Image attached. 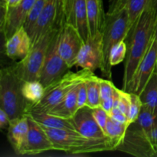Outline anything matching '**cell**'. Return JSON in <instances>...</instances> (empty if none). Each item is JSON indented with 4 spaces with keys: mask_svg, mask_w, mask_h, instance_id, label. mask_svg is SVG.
Segmentation results:
<instances>
[{
    "mask_svg": "<svg viewBox=\"0 0 157 157\" xmlns=\"http://www.w3.org/2000/svg\"><path fill=\"white\" fill-rule=\"evenodd\" d=\"M0 4L2 9V16H3L7 9V0H0Z\"/></svg>",
    "mask_w": 157,
    "mask_h": 157,
    "instance_id": "d590c367",
    "label": "cell"
},
{
    "mask_svg": "<svg viewBox=\"0 0 157 157\" xmlns=\"http://www.w3.org/2000/svg\"><path fill=\"white\" fill-rule=\"evenodd\" d=\"M117 88L114 84L108 80L101 79L100 86V95H101V102L104 100L113 98L116 94Z\"/></svg>",
    "mask_w": 157,
    "mask_h": 157,
    "instance_id": "f1b7e54d",
    "label": "cell"
},
{
    "mask_svg": "<svg viewBox=\"0 0 157 157\" xmlns=\"http://www.w3.org/2000/svg\"><path fill=\"white\" fill-rule=\"evenodd\" d=\"M109 115H110L112 118H113V119L116 120V121H119V122L123 123V124H127L130 125L128 117H127V115L124 114V113H123L120 109H118L117 107H113V108L112 109L111 111L110 112Z\"/></svg>",
    "mask_w": 157,
    "mask_h": 157,
    "instance_id": "1f68e13d",
    "label": "cell"
},
{
    "mask_svg": "<svg viewBox=\"0 0 157 157\" xmlns=\"http://www.w3.org/2000/svg\"><path fill=\"white\" fill-rule=\"evenodd\" d=\"M157 12V0H150V6Z\"/></svg>",
    "mask_w": 157,
    "mask_h": 157,
    "instance_id": "8d00e7d4",
    "label": "cell"
},
{
    "mask_svg": "<svg viewBox=\"0 0 157 157\" xmlns=\"http://www.w3.org/2000/svg\"><path fill=\"white\" fill-rule=\"evenodd\" d=\"M32 45L29 33L21 27L6 41V55L13 60H21L29 53Z\"/></svg>",
    "mask_w": 157,
    "mask_h": 157,
    "instance_id": "2e32d148",
    "label": "cell"
},
{
    "mask_svg": "<svg viewBox=\"0 0 157 157\" xmlns=\"http://www.w3.org/2000/svg\"><path fill=\"white\" fill-rule=\"evenodd\" d=\"M131 27L130 17L126 8L108 9L105 15L102 29L103 62L100 69L103 76L108 78H111L110 51L118 42L127 39Z\"/></svg>",
    "mask_w": 157,
    "mask_h": 157,
    "instance_id": "3957f363",
    "label": "cell"
},
{
    "mask_svg": "<svg viewBox=\"0 0 157 157\" xmlns=\"http://www.w3.org/2000/svg\"><path fill=\"white\" fill-rule=\"evenodd\" d=\"M139 96L143 105L151 110L157 118V65Z\"/></svg>",
    "mask_w": 157,
    "mask_h": 157,
    "instance_id": "7402d4cb",
    "label": "cell"
},
{
    "mask_svg": "<svg viewBox=\"0 0 157 157\" xmlns=\"http://www.w3.org/2000/svg\"><path fill=\"white\" fill-rule=\"evenodd\" d=\"M90 36L102 32L105 15L102 0H86Z\"/></svg>",
    "mask_w": 157,
    "mask_h": 157,
    "instance_id": "d6986e66",
    "label": "cell"
},
{
    "mask_svg": "<svg viewBox=\"0 0 157 157\" xmlns=\"http://www.w3.org/2000/svg\"><path fill=\"white\" fill-rule=\"evenodd\" d=\"M87 91L85 81H82L78 85V109L87 106Z\"/></svg>",
    "mask_w": 157,
    "mask_h": 157,
    "instance_id": "4dcf8cb0",
    "label": "cell"
},
{
    "mask_svg": "<svg viewBox=\"0 0 157 157\" xmlns=\"http://www.w3.org/2000/svg\"><path fill=\"white\" fill-rule=\"evenodd\" d=\"M155 157H157V149H156V154H155Z\"/></svg>",
    "mask_w": 157,
    "mask_h": 157,
    "instance_id": "74e56055",
    "label": "cell"
},
{
    "mask_svg": "<svg viewBox=\"0 0 157 157\" xmlns=\"http://www.w3.org/2000/svg\"><path fill=\"white\" fill-rule=\"evenodd\" d=\"M157 118L147 107H142L137 119L127 127L122 144L117 150L137 157H155L156 150L150 134Z\"/></svg>",
    "mask_w": 157,
    "mask_h": 157,
    "instance_id": "7a4b0ae2",
    "label": "cell"
},
{
    "mask_svg": "<svg viewBox=\"0 0 157 157\" xmlns=\"http://www.w3.org/2000/svg\"><path fill=\"white\" fill-rule=\"evenodd\" d=\"M21 1V0H7V9L10 7H13V6H17ZM7 9H6V10H7ZM5 13H6V12H5Z\"/></svg>",
    "mask_w": 157,
    "mask_h": 157,
    "instance_id": "e575fe53",
    "label": "cell"
},
{
    "mask_svg": "<svg viewBox=\"0 0 157 157\" xmlns=\"http://www.w3.org/2000/svg\"><path fill=\"white\" fill-rule=\"evenodd\" d=\"M150 138H151V142L153 144V147L155 148V150L156 151L157 149V123L156 125L153 127V130L151 132V134H150Z\"/></svg>",
    "mask_w": 157,
    "mask_h": 157,
    "instance_id": "836d02e7",
    "label": "cell"
},
{
    "mask_svg": "<svg viewBox=\"0 0 157 157\" xmlns=\"http://www.w3.org/2000/svg\"><path fill=\"white\" fill-rule=\"evenodd\" d=\"M150 6V0H110L108 9L126 8L131 25H133L141 14Z\"/></svg>",
    "mask_w": 157,
    "mask_h": 157,
    "instance_id": "ffe728a7",
    "label": "cell"
},
{
    "mask_svg": "<svg viewBox=\"0 0 157 157\" xmlns=\"http://www.w3.org/2000/svg\"><path fill=\"white\" fill-rule=\"evenodd\" d=\"M156 19L157 12L149 7L141 14L129 32L122 87L125 91L130 92L138 66L154 38Z\"/></svg>",
    "mask_w": 157,
    "mask_h": 157,
    "instance_id": "6da1fadb",
    "label": "cell"
},
{
    "mask_svg": "<svg viewBox=\"0 0 157 157\" xmlns=\"http://www.w3.org/2000/svg\"><path fill=\"white\" fill-rule=\"evenodd\" d=\"M87 91V106L94 109L101 106V95H100V86L101 78L94 75H92L85 81Z\"/></svg>",
    "mask_w": 157,
    "mask_h": 157,
    "instance_id": "d4e9b609",
    "label": "cell"
},
{
    "mask_svg": "<svg viewBox=\"0 0 157 157\" xmlns=\"http://www.w3.org/2000/svg\"><path fill=\"white\" fill-rule=\"evenodd\" d=\"M44 88L45 87L38 80L23 82L22 94L27 102L29 103V107L34 105L41 101L44 96Z\"/></svg>",
    "mask_w": 157,
    "mask_h": 157,
    "instance_id": "cb8c5ba5",
    "label": "cell"
},
{
    "mask_svg": "<svg viewBox=\"0 0 157 157\" xmlns=\"http://www.w3.org/2000/svg\"><path fill=\"white\" fill-rule=\"evenodd\" d=\"M71 121L75 130L87 139L100 140L108 138L95 121L92 109L87 106L78 109Z\"/></svg>",
    "mask_w": 157,
    "mask_h": 157,
    "instance_id": "5bb4252c",
    "label": "cell"
},
{
    "mask_svg": "<svg viewBox=\"0 0 157 157\" xmlns=\"http://www.w3.org/2000/svg\"><path fill=\"white\" fill-rule=\"evenodd\" d=\"M79 84L72 88L71 91L63 98L62 101H60L47 113L65 119H71L73 117L78 110V90Z\"/></svg>",
    "mask_w": 157,
    "mask_h": 157,
    "instance_id": "ac0fdd59",
    "label": "cell"
},
{
    "mask_svg": "<svg viewBox=\"0 0 157 157\" xmlns=\"http://www.w3.org/2000/svg\"><path fill=\"white\" fill-rule=\"evenodd\" d=\"M27 116L33 119L35 122L42 127H48V128L75 130V127L71 121V119L59 117L50 114L47 112L29 111L27 113Z\"/></svg>",
    "mask_w": 157,
    "mask_h": 157,
    "instance_id": "44dd1931",
    "label": "cell"
},
{
    "mask_svg": "<svg viewBox=\"0 0 157 157\" xmlns=\"http://www.w3.org/2000/svg\"><path fill=\"white\" fill-rule=\"evenodd\" d=\"M92 113H93V116L94 117L95 121H97L98 125L104 131L105 130L106 124H107V120H108L109 117L108 113L105 111L101 107H96V108L92 109Z\"/></svg>",
    "mask_w": 157,
    "mask_h": 157,
    "instance_id": "f546056e",
    "label": "cell"
},
{
    "mask_svg": "<svg viewBox=\"0 0 157 157\" xmlns=\"http://www.w3.org/2000/svg\"><path fill=\"white\" fill-rule=\"evenodd\" d=\"M64 22L78 30L85 42L90 36L86 0H63Z\"/></svg>",
    "mask_w": 157,
    "mask_h": 157,
    "instance_id": "30bf717a",
    "label": "cell"
},
{
    "mask_svg": "<svg viewBox=\"0 0 157 157\" xmlns=\"http://www.w3.org/2000/svg\"><path fill=\"white\" fill-rule=\"evenodd\" d=\"M29 132L28 116L10 121L8 127V139L17 154L21 155Z\"/></svg>",
    "mask_w": 157,
    "mask_h": 157,
    "instance_id": "e0dca14e",
    "label": "cell"
},
{
    "mask_svg": "<svg viewBox=\"0 0 157 157\" xmlns=\"http://www.w3.org/2000/svg\"><path fill=\"white\" fill-rule=\"evenodd\" d=\"M128 126L129 124L119 122L109 115L104 132L110 140L113 150H117L118 147L122 144Z\"/></svg>",
    "mask_w": 157,
    "mask_h": 157,
    "instance_id": "603a6c76",
    "label": "cell"
},
{
    "mask_svg": "<svg viewBox=\"0 0 157 157\" xmlns=\"http://www.w3.org/2000/svg\"><path fill=\"white\" fill-rule=\"evenodd\" d=\"M62 1L46 0L41 15L29 33L32 44L36 43L48 32L61 27L64 22Z\"/></svg>",
    "mask_w": 157,
    "mask_h": 157,
    "instance_id": "52a82bcc",
    "label": "cell"
},
{
    "mask_svg": "<svg viewBox=\"0 0 157 157\" xmlns=\"http://www.w3.org/2000/svg\"><path fill=\"white\" fill-rule=\"evenodd\" d=\"M157 65V39L153 38L147 53L140 63L133 78L130 93L139 95L151 78Z\"/></svg>",
    "mask_w": 157,
    "mask_h": 157,
    "instance_id": "4fadbf2b",
    "label": "cell"
},
{
    "mask_svg": "<svg viewBox=\"0 0 157 157\" xmlns=\"http://www.w3.org/2000/svg\"><path fill=\"white\" fill-rule=\"evenodd\" d=\"M81 35L75 27L63 22L58 34V52L69 67L77 64L78 55L84 44Z\"/></svg>",
    "mask_w": 157,
    "mask_h": 157,
    "instance_id": "9c48e42d",
    "label": "cell"
},
{
    "mask_svg": "<svg viewBox=\"0 0 157 157\" xmlns=\"http://www.w3.org/2000/svg\"><path fill=\"white\" fill-rule=\"evenodd\" d=\"M24 81L15 74L12 66L0 72V107L9 115L10 121L27 115L29 103L22 94Z\"/></svg>",
    "mask_w": 157,
    "mask_h": 157,
    "instance_id": "277c9868",
    "label": "cell"
},
{
    "mask_svg": "<svg viewBox=\"0 0 157 157\" xmlns=\"http://www.w3.org/2000/svg\"><path fill=\"white\" fill-rule=\"evenodd\" d=\"M127 45L125 41H121L112 48L110 54V64L111 67L117 65L126 59Z\"/></svg>",
    "mask_w": 157,
    "mask_h": 157,
    "instance_id": "4316f807",
    "label": "cell"
},
{
    "mask_svg": "<svg viewBox=\"0 0 157 157\" xmlns=\"http://www.w3.org/2000/svg\"><path fill=\"white\" fill-rule=\"evenodd\" d=\"M102 62V32H101L94 36H89L84 43L78 55L76 65L94 72L101 68Z\"/></svg>",
    "mask_w": 157,
    "mask_h": 157,
    "instance_id": "7c38bea8",
    "label": "cell"
},
{
    "mask_svg": "<svg viewBox=\"0 0 157 157\" xmlns=\"http://www.w3.org/2000/svg\"><path fill=\"white\" fill-rule=\"evenodd\" d=\"M93 75H94L93 71L87 69H82L78 72L67 71L59 80L44 88L43 98L37 104L29 106L28 113L29 111L48 112L62 101L77 84L86 81Z\"/></svg>",
    "mask_w": 157,
    "mask_h": 157,
    "instance_id": "5b68a950",
    "label": "cell"
},
{
    "mask_svg": "<svg viewBox=\"0 0 157 157\" xmlns=\"http://www.w3.org/2000/svg\"><path fill=\"white\" fill-rule=\"evenodd\" d=\"M45 2L46 0H36L35 4L32 6L31 11L29 12V15H28L27 18L25 21L24 25H23V28L25 29L26 32L29 33V35L31 31H32V29H33L34 25L36 23L39 15H41V12L44 9V5H45Z\"/></svg>",
    "mask_w": 157,
    "mask_h": 157,
    "instance_id": "484cf974",
    "label": "cell"
},
{
    "mask_svg": "<svg viewBox=\"0 0 157 157\" xmlns=\"http://www.w3.org/2000/svg\"><path fill=\"white\" fill-rule=\"evenodd\" d=\"M130 98H131V101H130V109H129L128 115H127L130 124L137 119L143 106L142 101L139 95L135 93H130Z\"/></svg>",
    "mask_w": 157,
    "mask_h": 157,
    "instance_id": "83f0119b",
    "label": "cell"
},
{
    "mask_svg": "<svg viewBox=\"0 0 157 157\" xmlns=\"http://www.w3.org/2000/svg\"><path fill=\"white\" fill-rule=\"evenodd\" d=\"M59 31L60 29L55 33L51 41L38 78V81L44 87L59 80L70 69L58 52V43Z\"/></svg>",
    "mask_w": 157,
    "mask_h": 157,
    "instance_id": "ba28073f",
    "label": "cell"
},
{
    "mask_svg": "<svg viewBox=\"0 0 157 157\" xmlns=\"http://www.w3.org/2000/svg\"><path fill=\"white\" fill-rule=\"evenodd\" d=\"M35 1L36 0H21L17 6L9 8L6 10L1 18V29L5 41L23 27Z\"/></svg>",
    "mask_w": 157,
    "mask_h": 157,
    "instance_id": "8fae6325",
    "label": "cell"
},
{
    "mask_svg": "<svg viewBox=\"0 0 157 157\" xmlns=\"http://www.w3.org/2000/svg\"><path fill=\"white\" fill-rule=\"evenodd\" d=\"M29 132L21 155H37L55 150L52 141L40 124L28 116Z\"/></svg>",
    "mask_w": 157,
    "mask_h": 157,
    "instance_id": "9a60e30c",
    "label": "cell"
},
{
    "mask_svg": "<svg viewBox=\"0 0 157 157\" xmlns=\"http://www.w3.org/2000/svg\"><path fill=\"white\" fill-rule=\"evenodd\" d=\"M60 29H55L43 35L36 43L32 44L27 55L12 66L20 79L23 81L38 80L51 41Z\"/></svg>",
    "mask_w": 157,
    "mask_h": 157,
    "instance_id": "8992f818",
    "label": "cell"
},
{
    "mask_svg": "<svg viewBox=\"0 0 157 157\" xmlns=\"http://www.w3.org/2000/svg\"><path fill=\"white\" fill-rule=\"evenodd\" d=\"M9 124L10 120L9 115L2 107H0V127L2 129H6V127H9Z\"/></svg>",
    "mask_w": 157,
    "mask_h": 157,
    "instance_id": "d6a6232c",
    "label": "cell"
}]
</instances>
